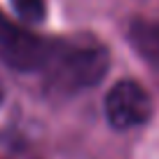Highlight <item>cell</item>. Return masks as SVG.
I'll return each instance as SVG.
<instances>
[{"mask_svg": "<svg viewBox=\"0 0 159 159\" xmlns=\"http://www.w3.org/2000/svg\"><path fill=\"white\" fill-rule=\"evenodd\" d=\"M129 40L134 49L159 73V21H148V19L131 21Z\"/></svg>", "mask_w": 159, "mask_h": 159, "instance_id": "cell-4", "label": "cell"}, {"mask_svg": "<svg viewBox=\"0 0 159 159\" xmlns=\"http://www.w3.org/2000/svg\"><path fill=\"white\" fill-rule=\"evenodd\" d=\"M110 56L103 45L87 38L52 40V52L42 68V82L49 94L70 96L96 87L105 77Z\"/></svg>", "mask_w": 159, "mask_h": 159, "instance_id": "cell-1", "label": "cell"}, {"mask_svg": "<svg viewBox=\"0 0 159 159\" xmlns=\"http://www.w3.org/2000/svg\"><path fill=\"white\" fill-rule=\"evenodd\" d=\"M12 7L28 24H40L45 19V12H47L45 0H12Z\"/></svg>", "mask_w": 159, "mask_h": 159, "instance_id": "cell-5", "label": "cell"}, {"mask_svg": "<svg viewBox=\"0 0 159 159\" xmlns=\"http://www.w3.org/2000/svg\"><path fill=\"white\" fill-rule=\"evenodd\" d=\"M5 103V89H2V82H0V105Z\"/></svg>", "mask_w": 159, "mask_h": 159, "instance_id": "cell-6", "label": "cell"}, {"mask_svg": "<svg viewBox=\"0 0 159 159\" xmlns=\"http://www.w3.org/2000/svg\"><path fill=\"white\" fill-rule=\"evenodd\" d=\"M105 117L119 131L136 129L152 117V98L134 80H122L105 96Z\"/></svg>", "mask_w": 159, "mask_h": 159, "instance_id": "cell-3", "label": "cell"}, {"mask_svg": "<svg viewBox=\"0 0 159 159\" xmlns=\"http://www.w3.org/2000/svg\"><path fill=\"white\" fill-rule=\"evenodd\" d=\"M52 40H42L0 10V61L16 73H42Z\"/></svg>", "mask_w": 159, "mask_h": 159, "instance_id": "cell-2", "label": "cell"}]
</instances>
